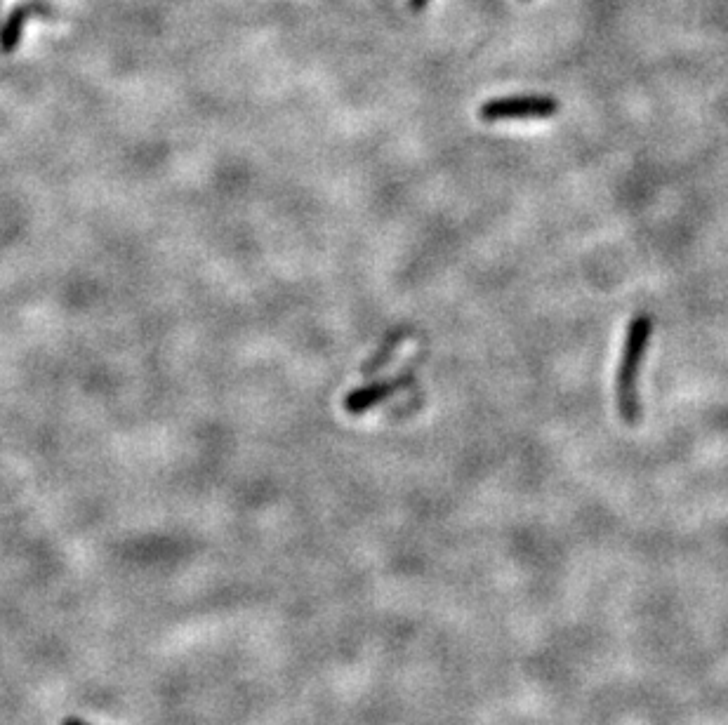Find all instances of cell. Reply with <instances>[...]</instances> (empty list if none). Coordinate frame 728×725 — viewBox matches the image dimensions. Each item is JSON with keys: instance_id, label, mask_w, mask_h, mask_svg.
Segmentation results:
<instances>
[{"instance_id": "2", "label": "cell", "mask_w": 728, "mask_h": 725, "mask_svg": "<svg viewBox=\"0 0 728 725\" xmlns=\"http://www.w3.org/2000/svg\"><path fill=\"white\" fill-rule=\"evenodd\" d=\"M559 109L561 104L552 95H512L481 104L479 118L486 123L535 121V118H552Z\"/></svg>"}, {"instance_id": "6", "label": "cell", "mask_w": 728, "mask_h": 725, "mask_svg": "<svg viewBox=\"0 0 728 725\" xmlns=\"http://www.w3.org/2000/svg\"><path fill=\"white\" fill-rule=\"evenodd\" d=\"M62 725H88V723L81 721V718H76V716H66L62 721Z\"/></svg>"}, {"instance_id": "3", "label": "cell", "mask_w": 728, "mask_h": 725, "mask_svg": "<svg viewBox=\"0 0 728 725\" xmlns=\"http://www.w3.org/2000/svg\"><path fill=\"white\" fill-rule=\"evenodd\" d=\"M413 382H415L413 372H403V375L389 379V382L366 384L363 389H356L347 396L344 408H347V412H352V415H361V412H366L370 408H375V405H380L382 401H387L392 394H399V391L410 387Z\"/></svg>"}, {"instance_id": "1", "label": "cell", "mask_w": 728, "mask_h": 725, "mask_svg": "<svg viewBox=\"0 0 728 725\" xmlns=\"http://www.w3.org/2000/svg\"><path fill=\"white\" fill-rule=\"evenodd\" d=\"M651 332H653V318L646 314H637L630 321V328H627L625 335L618 379H615V394H618V412L627 424H639L641 415H644L639 394V375L641 368H644Z\"/></svg>"}, {"instance_id": "4", "label": "cell", "mask_w": 728, "mask_h": 725, "mask_svg": "<svg viewBox=\"0 0 728 725\" xmlns=\"http://www.w3.org/2000/svg\"><path fill=\"white\" fill-rule=\"evenodd\" d=\"M403 337H406V332H403V330L396 332V335H389V339L385 342V347L377 351V354L373 358H370V361L366 365H363V375H373V372H377L380 368H385V365L389 363V358H392L394 351L399 349V344H401Z\"/></svg>"}, {"instance_id": "5", "label": "cell", "mask_w": 728, "mask_h": 725, "mask_svg": "<svg viewBox=\"0 0 728 725\" xmlns=\"http://www.w3.org/2000/svg\"><path fill=\"white\" fill-rule=\"evenodd\" d=\"M427 3H429V0H410V8H413L415 12H420V10L427 8Z\"/></svg>"}]
</instances>
